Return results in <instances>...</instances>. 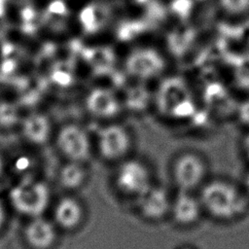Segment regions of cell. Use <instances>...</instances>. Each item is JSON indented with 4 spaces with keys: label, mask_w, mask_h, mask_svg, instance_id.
I'll list each match as a JSON object with an SVG mask.
<instances>
[{
    "label": "cell",
    "mask_w": 249,
    "mask_h": 249,
    "mask_svg": "<svg viewBox=\"0 0 249 249\" xmlns=\"http://www.w3.org/2000/svg\"><path fill=\"white\" fill-rule=\"evenodd\" d=\"M197 194L204 214L215 221L231 223L249 211V196L242 186L228 179H208Z\"/></svg>",
    "instance_id": "obj_1"
},
{
    "label": "cell",
    "mask_w": 249,
    "mask_h": 249,
    "mask_svg": "<svg viewBox=\"0 0 249 249\" xmlns=\"http://www.w3.org/2000/svg\"><path fill=\"white\" fill-rule=\"evenodd\" d=\"M152 104L160 118L178 123L186 121L196 111V95L185 78L166 74L157 82Z\"/></svg>",
    "instance_id": "obj_2"
},
{
    "label": "cell",
    "mask_w": 249,
    "mask_h": 249,
    "mask_svg": "<svg viewBox=\"0 0 249 249\" xmlns=\"http://www.w3.org/2000/svg\"><path fill=\"white\" fill-rule=\"evenodd\" d=\"M123 69L132 82L157 83L167 73L168 59L165 53L153 45H137L126 52Z\"/></svg>",
    "instance_id": "obj_3"
},
{
    "label": "cell",
    "mask_w": 249,
    "mask_h": 249,
    "mask_svg": "<svg viewBox=\"0 0 249 249\" xmlns=\"http://www.w3.org/2000/svg\"><path fill=\"white\" fill-rule=\"evenodd\" d=\"M94 140L96 149L104 160L119 163L130 157L135 139L132 129L120 120L101 124Z\"/></svg>",
    "instance_id": "obj_4"
},
{
    "label": "cell",
    "mask_w": 249,
    "mask_h": 249,
    "mask_svg": "<svg viewBox=\"0 0 249 249\" xmlns=\"http://www.w3.org/2000/svg\"><path fill=\"white\" fill-rule=\"evenodd\" d=\"M171 178L177 190L198 192L208 180V163L205 158L191 150L182 151L171 162Z\"/></svg>",
    "instance_id": "obj_5"
},
{
    "label": "cell",
    "mask_w": 249,
    "mask_h": 249,
    "mask_svg": "<svg viewBox=\"0 0 249 249\" xmlns=\"http://www.w3.org/2000/svg\"><path fill=\"white\" fill-rule=\"evenodd\" d=\"M82 104L85 114L100 124L120 121L125 112L123 96L107 86H95L87 90Z\"/></svg>",
    "instance_id": "obj_6"
},
{
    "label": "cell",
    "mask_w": 249,
    "mask_h": 249,
    "mask_svg": "<svg viewBox=\"0 0 249 249\" xmlns=\"http://www.w3.org/2000/svg\"><path fill=\"white\" fill-rule=\"evenodd\" d=\"M154 184L152 169L142 159L130 156L118 163L115 185L123 196L135 201Z\"/></svg>",
    "instance_id": "obj_7"
},
{
    "label": "cell",
    "mask_w": 249,
    "mask_h": 249,
    "mask_svg": "<svg viewBox=\"0 0 249 249\" xmlns=\"http://www.w3.org/2000/svg\"><path fill=\"white\" fill-rule=\"evenodd\" d=\"M9 197L18 212L35 218L39 217L48 206L50 192L45 183L25 179L12 188Z\"/></svg>",
    "instance_id": "obj_8"
},
{
    "label": "cell",
    "mask_w": 249,
    "mask_h": 249,
    "mask_svg": "<svg viewBox=\"0 0 249 249\" xmlns=\"http://www.w3.org/2000/svg\"><path fill=\"white\" fill-rule=\"evenodd\" d=\"M55 144L70 161H85L91 153L89 133L83 124L74 121L62 124L55 130Z\"/></svg>",
    "instance_id": "obj_9"
},
{
    "label": "cell",
    "mask_w": 249,
    "mask_h": 249,
    "mask_svg": "<svg viewBox=\"0 0 249 249\" xmlns=\"http://www.w3.org/2000/svg\"><path fill=\"white\" fill-rule=\"evenodd\" d=\"M173 194L161 186L154 184L134 202L140 216L152 223L161 222L170 216Z\"/></svg>",
    "instance_id": "obj_10"
},
{
    "label": "cell",
    "mask_w": 249,
    "mask_h": 249,
    "mask_svg": "<svg viewBox=\"0 0 249 249\" xmlns=\"http://www.w3.org/2000/svg\"><path fill=\"white\" fill-rule=\"evenodd\" d=\"M203 215V207L196 192L177 190L173 194L169 217L177 226L193 227L200 221Z\"/></svg>",
    "instance_id": "obj_11"
},
{
    "label": "cell",
    "mask_w": 249,
    "mask_h": 249,
    "mask_svg": "<svg viewBox=\"0 0 249 249\" xmlns=\"http://www.w3.org/2000/svg\"><path fill=\"white\" fill-rule=\"evenodd\" d=\"M20 131L25 140L34 144L46 143L53 134V124L47 114L35 112L23 117Z\"/></svg>",
    "instance_id": "obj_12"
},
{
    "label": "cell",
    "mask_w": 249,
    "mask_h": 249,
    "mask_svg": "<svg viewBox=\"0 0 249 249\" xmlns=\"http://www.w3.org/2000/svg\"><path fill=\"white\" fill-rule=\"evenodd\" d=\"M25 239L34 249H48L55 240V230L53 225L42 218L35 217L25 228Z\"/></svg>",
    "instance_id": "obj_13"
},
{
    "label": "cell",
    "mask_w": 249,
    "mask_h": 249,
    "mask_svg": "<svg viewBox=\"0 0 249 249\" xmlns=\"http://www.w3.org/2000/svg\"><path fill=\"white\" fill-rule=\"evenodd\" d=\"M83 209L77 200L71 197L62 198L54 209L56 223L64 229H73L81 222Z\"/></svg>",
    "instance_id": "obj_14"
},
{
    "label": "cell",
    "mask_w": 249,
    "mask_h": 249,
    "mask_svg": "<svg viewBox=\"0 0 249 249\" xmlns=\"http://www.w3.org/2000/svg\"><path fill=\"white\" fill-rule=\"evenodd\" d=\"M218 12L230 19L249 17V0H214Z\"/></svg>",
    "instance_id": "obj_15"
},
{
    "label": "cell",
    "mask_w": 249,
    "mask_h": 249,
    "mask_svg": "<svg viewBox=\"0 0 249 249\" xmlns=\"http://www.w3.org/2000/svg\"><path fill=\"white\" fill-rule=\"evenodd\" d=\"M59 179L65 188L75 189L80 187L86 179V171L81 162L70 161L64 165L59 174Z\"/></svg>",
    "instance_id": "obj_16"
},
{
    "label": "cell",
    "mask_w": 249,
    "mask_h": 249,
    "mask_svg": "<svg viewBox=\"0 0 249 249\" xmlns=\"http://www.w3.org/2000/svg\"><path fill=\"white\" fill-rule=\"evenodd\" d=\"M234 117L245 130H249V95L236 103Z\"/></svg>",
    "instance_id": "obj_17"
},
{
    "label": "cell",
    "mask_w": 249,
    "mask_h": 249,
    "mask_svg": "<svg viewBox=\"0 0 249 249\" xmlns=\"http://www.w3.org/2000/svg\"><path fill=\"white\" fill-rule=\"evenodd\" d=\"M240 151L243 159L249 164V130H246L240 141Z\"/></svg>",
    "instance_id": "obj_18"
},
{
    "label": "cell",
    "mask_w": 249,
    "mask_h": 249,
    "mask_svg": "<svg viewBox=\"0 0 249 249\" xmlns=\"http://www.w3.org/2000/svg\"><path fill=\"white\" fill-rule=\"evenodd\" d=\"M242 188H243V190L247 193V195L249 196V170L246 172L245 176L243 177Z\"/></svg>",
    "instance_id": "obj_19"
},
{
    "label": "cell",
    "mask_w": 249,
    "mask_h": 249,
    "mask_svg": "<svg viewBox=\"0 0 249 249\" xmlns=\"http://www.w3.org/2000/svg\"><path fill=\"white\" fill-rule=\"evenodd\" d=\"M3 221H4V210H3V206L0 202V227L3 224Z\"/></svg>",
    "instance_id": "obj_20"
},
{
    "label": "cell",
    "mask_w": 249,
    "mask_h": 249,
    "mask_svg": "<svg viewBox=\"0 0 249 249\" xmlns=\"http://www.w3.org/2000/svg\"><path fill=\"white\" fill-rule=\"evenodd\" d=\"M2 170H3V160H2V157L0 155V175L2 173Z\"/></svg>",
    "instance_id": "obj_21"
},
{
    "label": "cell",
    "mask_w": 249,
    "mask_h": 249,
    "mask_svg": "<svg viewBox=\"0 0 249 249\" xmlns=\"http://www.w3.org/2000/svg\"><path fill=\"white\" fill-rule=\"evenodd\" d=\"M178 249H196V248L192 247V246H189V245H186V246H181V247L178 248Z\"/></svg>",
    "instance_id": "obj_22"
}]
</instances>
